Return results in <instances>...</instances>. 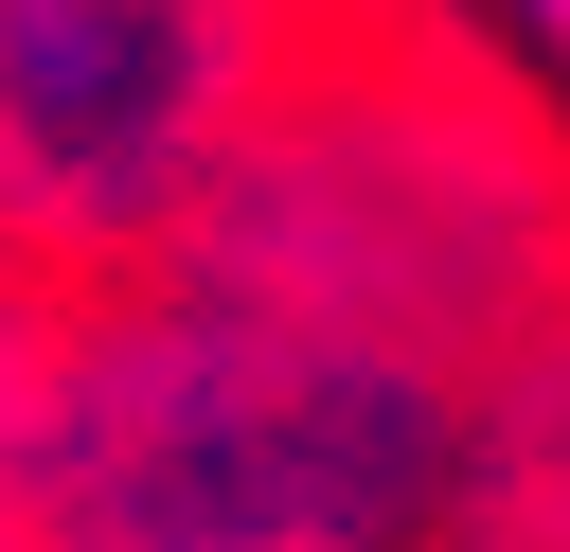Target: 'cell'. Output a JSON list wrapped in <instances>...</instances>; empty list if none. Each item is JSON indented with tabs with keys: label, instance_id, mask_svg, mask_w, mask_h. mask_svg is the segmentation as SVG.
<instances>
[{
	"label": "cell",
	"instance_id": "7a4b0ae2",
	"mask_svg": "<svg viewBox=\"0 0 570 552\" xmlns=\"http://www.w3.org/2000/svg\"><path fill=\"white\" fill-rule=\"evenodd\" d=\"M178 267L374 321L445 374H499L570 321V142L428 18L338 0L267 89L249 160L214 178V214L178 231Z\"/></svg>",
	"mask_w": 570,
	"mask_h": 552
},
{
	"label": "cell",
	"instance_id": "8992f818",
	"mask_svg": "<svg viewBox=\"0 0 570 552\" xmlns=\"http://www.w3.org/2000/svg\"><path fill=\"white\" fill-rule=\"evenodd\" d=\"M0 552H36V499H18V481H0Z\"/></svg>",
	"mask_w": 570,
	"mask_h": 552
},
{
	"label": "cell",
	"instance_id": "277c9868",
	"mask_svg": "<svg viewBox=\"0 0 570 552\" xmlns=\"http://www.w3.org/2000/svg\"><path fill=\"white\" fill-rule=\"evenodd\" d=\"M463 552H570V321L481 374V516Z\"/></svg>",
	"mask_w": 570,
	"mask_h": 552
},
{
	"label": "cell",
	"instance_id": "6da1fadb",
	"mask_svg": "<svg viewBox=\"0 0 570 552\" xmlns=\"http://www.w3.org/2000/svg\"><path fill=\"white\" fill-rule=\"evenodd\" d=\"M481 516V374L142 267L53 338L36 410V552H463Z\"/></svg>",
	"mask_w": 570,
	"mask_h": 552
},
{
	"label": "cell",
	"instance_id": "3957f363",
	"mask_svg": "<svg viewBox=\"0 0 570 552\" xmlns=\"http://www.w3.org/2000/svg\"><path fill=\"white\" fill-rule=\"evenodd\" d=\"M321 18L338 0H0V249L36 285L178 267Z\"/></svg>",
	"mask_w": 570,
	"mask_h": 552
},
{
	"label": "cell",
	"instance_id": "5b68a950",
	"mask_svg": "<svg viewBox=\"0 0 570 552\" xmlns=\"http://www.w3.org/2000/svg\"><path fill=\"white\" fill-rule=\"evenodd\" d=\"M499 18H517V36H552V53H570V0H499Z\"/></svg>",
	"mask_w": 570,
	"mask_h": 552
}]
</instances>
